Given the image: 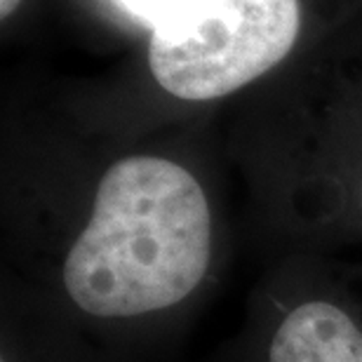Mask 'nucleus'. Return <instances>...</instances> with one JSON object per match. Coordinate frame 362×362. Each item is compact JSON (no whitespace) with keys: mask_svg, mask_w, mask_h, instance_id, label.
I'll list each match as a JSON object with an SVG mask.
<instances>
[{"mask_svg":"<svg viewBox=\"0 0 362 362\" xmlns=\"http://www.w3.org/2000/svg\"><path fill=\"white\" fill-rule=\"evenodd\" d=\"M120 3L125 5L134 17H141L144 21H148V24L153 26L177 0H120Z\"/></svg>","mask_w":362,"mask_h":362,"instance_id":"20e7f679","label":"nucleus"},{"mask_svg":"<svg viewBox=\"0 0 362 362\" xmlns=\"http://www.w3.org/2000/svg\"><path fill=\"white\" fill-rule=\"evenodd\" d=\"M212 257V212L191 172L158 156L111 165L90 221L64 262V287L97 317H134L184 301Z\"/></svg>","mask_w":362,"mask_h":362,"instance_id":"f257e3e1","label":"nucleus"},{"mask_svg":"<svg viewBox=\"0 0 362 362\" xmlns=\"http://www.w3.org/2000/svg\"><path fill=\"white\" fill-rule=\"evenodd\" d=\"M271 362H362V332L334 303L306 301L275 332Z\"/></svg>","mask_w":362,"mask_h":362,"instance_id":"7ed1b4c3","label":"nucleus"},{"mask_svg":"<svg viewBox=\"0 0 362 362\" xmlns=\"http://www.w3.org/2000/svg\"><path fill=\"white\" fill-rule=\"evenodd\" d=\"M21 5V0H0V17L3 19H10L17 7Z\"/></svg>","mask_w":362,"mask_h":362,"instance_id":"39448f33","label":"nucleus"},{"mask_svg":"<svg viewBox=\"0 0 362 362\" xmlns=\"http://www.w3.org/2000/svg\"><path fill=\"white\" fill-rule=\"evenodd\" d=\"M299 28V0H177L151 26L148 69L177 99H221L278 66Z\"/></svg>","mask_w":362,"mask_h":362,"instance_id":"f03ea898","label":"nucleus"}]
</instances>
